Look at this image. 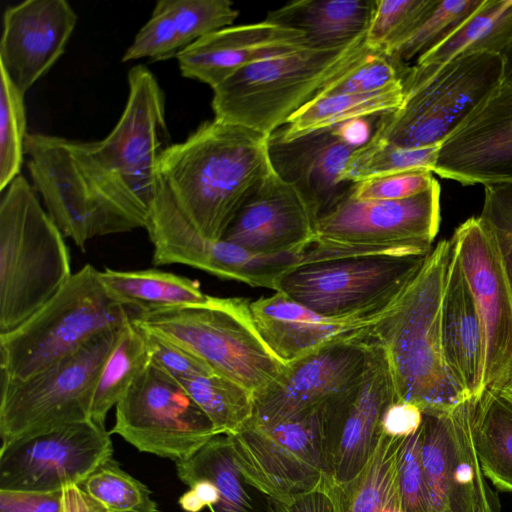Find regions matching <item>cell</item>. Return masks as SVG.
Masks as SVG:
<instances>
[{"mask_svg":"<svg viewBox=\"0 0 512 512\" xmlns=\"http://www.w3.org/2000/svg\"><path fill=\"white\" fill-rule=\"evenodd\" d=\"M124 110L98 141L67 139L73 161L110 234L145 228L159 189L158 164L171 144L164 93L144 65L128 73Z\"/></svg>","mask_w":512,"mask_h":512,"instance_id":"6da1fadb","label":"cell"},{"mask_svg":"<svg viewBox=\"0 0 512 512\" xmlns=\"http://www.w3.org/2000/svg\"><path fill=\"white\" fill-rule=\"evenodd\" d=\"M272 171L267 136L217 118L171 143L157 169L160 183L209 240L222 239L242 203Z\"/></svg>","mask_w":512,"mask_h":512,"instance_id":"7a4b0ae2","label":"cell"},{"mask_svg":"<svg viewBox=\"0 0 512 512\" xmlns=\"http://www.w3.org/2000/svg\"><path fill=\"white\" fill-rule=\"evenodd\" d=\"M451 240L440 241L367 335L385 353L397 401L426 411H449L468 398L443 355L441 300Z\"/></svg>","mask_w":512,"mask_h":512,"instance_id":"3957f363","label":"cell"},{"mask_svg":"<svg viewBox=\"0 0 512 512\" xmlns=\"http://www.w3.org/2000/svg\"><path fill=\"white\" fill-rule=\"evenodd\" d=\"M0 334L45 306L72 277L64 235L22 175L1 192Z\"/></svg>","mask_w":512,"mask_h":512,"instance_id":"277c9868","label":"cell"},{"mask_svg":"<svg viewBox=\"0 0 512 512\" xmlns=\"http://www.w3.org/2000/svg\"><path fill=\"white\" fill-rule=\"evenodd\" d=\"M369 49L363 36L338 48H304L252 63L212 89L214 118L269 137Z\"/></svg>","mask_w":512,"mask_h":512,"instance_id":"5b68a950","label":"cell"},{"mask_svg":"<svg viewBox=\"0 0 512 512\" xmlns=\"http://www.w3.org/2000/svg\"><path fill=\"white\" fill-rule=\"evenodd\" d=\"M131 317L108 295L99 271L86 264L26 322L0 334L1 379L29 378Z\"/></svg>","mask_w":512,"mask_h":512,"instance_id":"8992f818","label":"cell"},{"mask_svg":"<svg viewBox=\"0 0 512 512\" xmlns=\"http://www.w3.org/2000/svg\"><path fill=\"white\" fill-rule=\"evenodd\" d=\"M132 320L186 348L215 373L253 394L283 367L260 337L243 298L209 296L200 304L137 312Z\"/></svg>","mask_w":512,"mask_h":512,"instance_id":"52a82bcc","label":"cell"},{"mask_svg":"<svg viewBox=\"0 0 512 512\" xmlns=\"http://www.w3.org/2000/svg\"><path fill=\"white\" fill-rule=\"evenodd\" d=\"M428 255L372 252L307 261L285 271L275 291L327 318L374 320L408 286Z\"/></svg>","mask_w":512,"mask_h":512,"instance_id":"ba28073f","label":"cell"},{"mask_svg":"<svg viewBox=\"0 0 512 512\" xmlns=\"http://www.w3.org/2000/svg\"><path fill=\"white\" fill-rule=\"evenodd\" d=\"M503 82L501 54L460 56L381 115L369 139L407 149L440 146Z\"/></svg>","mask_w":512,"mask_h":512,"instance_id":"9c48e42d","label":"cell"},{"mask_svg":"<svg viewBox=\"0 0 512 512\" xmlns=\"http://www.w3.org/2000/svg\"><path fill=\"white\" fill-rule=\"evenodd\" d=\"M122 327L101 332L29 378L1 379L2 443L53 426L90 420L99 374Z\"/></svg>","mask_w":512,"mask_h":512,"instance_id":"30bf717a","label":"cell"},{"mask_svg":"<svg viewBox=\"0 0 512 512\" xmlns=\"http://www.w3.org/2000/svg\"><path fill=\"white\" fill-rule=\"evenodd\" d=\"M323 405L271 426L247 422L229 434L235 462L246 484L269 500H288L330 479Z\"/></svg>","mask_w":512,"mask_h":512,"instance_id":"8fae6325","label":"cell"},{"mask_svg":"<svg viewBox=\"0 0 512 512\" xmlns=\"http://www.w3.org/2000/svg\"><path fill=\"white\" fill-rule=\"evenodd\" d=\"M110 433L175 462L220 435L182 383L151 362L117 403Z\"/></svg>","mask_w":512,"mask_h":512,"instance_id":"7c38bea8","label":"cell"},{"mask_svg":"<svg viewBox=\"0 0 512 512\" xmlns=\"http://www.w3.org/2000/svg\"><path fill=\"white\" fill-rule=\"evenodd\" d=\"M112 454L110 433L91 419L29 433L1 444L0 490L79 487Z\"/></svg>","mask_w":512,"mask_h":512,"instance_id":"4fadbf2b","label":"cell"},{"mask_svg":"<svg viewBox=\"0 0 512 512\" xmlns=\"http://www.w3.org/2000/svg\"><path fill=\"white\" fill-rule=\"evenodd\" d=\"M476 399L449 411L423 412L420 454L432 512H501L472 436Z\"/></svg>","mask_w":512,"mask_h":512,"instance_id":"5bb4252c","label":"cell"},{"mask_svg":"<svg viewBox=\"0 0 512 512\" xmlns=\"http://www.w3.org/2000/svg\"><path fill=\"white\" fill-rule=\"evenodd\" d=\"M367 331L332 341L284 364L273 381L253 394L250 421L274 425L318 407L360 382L379 352Z\"/></svg>","mask_w":512,"mask_h":512,"instance_id":"9a60e30c","label":"cell"},{"mask_svg":"<svg viewBox=\"0 0 512 512\" xmlns=\"http://www.w3.org/2000/svg\"><path fill=\"white\" fill-rule=\"evenodd\" d=\"M440 185L400 200H358L350 194L315 226V241L395 248L428 255L440 225Z\"/></svg>","mask_w":512,"mask_h":512,"instance_id":"2e32d148","label":"cell"},{"mask_svg":"<svg viewBox=\"0 0 512 512\" xmlns=\"http://www.w3.org/2000/svg\"><path fill=\"white\" fill-rule=\"evenodd\" d=\"M366 119L291 140H284L277 131L268 137L273 172L296 188L315 226L351 193L355 183L343 181L341 175L351 154L372 135Z\"/></svg>","mask_w":512,"mask_h":512,"instance_id":"e0dca14e","label":"cell"},{"mask_svg":"<svg viewBox=\"0 0 512 512\" xmlns=\"http://www.w3.org/2000/svg\"><path fill=\"white\" fill-rule=\"evenodd\" d=\"M395 401L390 368L379 347L363 379L323 405L324 446L334 484L349 482L367 465L383 436V415Z\"/></svg>","mask_w":512,"mask_h":512,"instance_id":"ac0fdd59","label":"cell"},{"mask_svg":"<svg viewBox=\"0 0 512 512\" xmlns=\"http://www.w3.org/2000/svg\"><path fill=\"white\" fill-rule=\"evenodd\" d=\"M451 239L483 322V386L490 390L512 366V291L496 243L478 217L462 223Z\"/></svg>","mask_w":512,"mask_h":512,"instance_id":"d6986e66","label":"cell"},{"mask_svg":"<svg viewBox=\"0 0 512 512\" xmlns=\"http://www.w3.org/2000/svg\"><path fill=\"white\" fill-rule=\"evenodd\" d=\"M433 172L462 185L512 182V82L440 144Z\"/></svg>","mask_w":512,"mask_h":512,"instance_id":"ffe728a7","label":"cell"},{"mask_svg":"<svg viewBox=\"0 0 512 512\" xmlns=\"http://www.w3.org/2000/svg\"><path fill=\"white\" fill-rule=\"evenodd\" d=\"M25 155L34 189L65 237L84 249L88 240L110 234L73 161L67 138L28 133Z\"/></svg>","mask_w":512,"mask_h":512,"instance_id":"44dd1931","label":"cell"},{"mask_svg":"<svg viewBox=\"0 0 512 512\" xmlns=\"http://www.w3.org/2000/svg\"><path fill=\"white\" fill-rule=\"evenodd\" d=\"M77 14L65 0H26L3 14L0 67L24 94L65 52Z\"/></svg>","mask_w":512,"mask_h":512,"instance_id":"7402d4cb","label":"cell"},{"mask_svg":"<svg viewBox=\"0 0 512 512\" xmlns=\"http://www.w3.org/2000/svg\"><path fill=\"white\" fill-rule=\"evenodd\" d=\"M315 239V223L299 192L273 171L242 203L222 240L257 255L301 252Z\"/></svg>","mask_w":512,"mask_h":512,"instance_id":"603a6c76","label":"cell"},{"mask_svg":"<svg viewBox=\"0 0 512 512\" xmlns=\"http://www.w3.org/2000/svg\"><path fill=\"white\" fill-rule=\"evenodd\" d=\"M304 48L309 47L303 33L264 20L207 34L182 49L176 58L183 77L214 89L252 63Z\"/></svg>","mask_w":512,"mask_h":512,"instance_id":"cb8c5ba5","label":"cell"},{"mask_svg":"<svg viewBox=\"0 0 512 512\" xmlns=\"http://www.w3.org/2000/svg\"><path fill=\"white\" fill-rule=\"evenodd\" d=\"M447 265L441 300V338L446 366L465 395L484 392L485 333L455 246Z\"/></svg>","mask_w":512,"mask_h":512,"instance_id":"d4e9b609","label":"cell"},{"mask_svg":"<svg viewBox=\"0 0 512 512\" xmlns=\"http://www.w3.org/2000/svg\"><path fill=\"white\" fill-rule=\"evenodd\" d=\"M254 325L270 352L283 364L339 339L363 334L376 320H335L275 291L250 303Z\"/></svg>","mask_w":512,"mask_h":512,"instance_id":"484cf974","label":"cell"},{"mask_svg":"<svg viewBox=\"0 0 512 512\" xmlns=\"http://www.w3.org/2000/svg\"><path fill=\"white\" fill-rule=\"evenodd\" d=\"M511 44L512 0H484L453 32L408 67L402 79L404 97L460 56L477 52L502 55Z\"/></svg>","mask_w":512,"mask_h":512,"instance_id":"4316f807","label":"cell"},{"mask_svg":"<svg viewBox=\"0 0 512 512\" xmlns=\"http://www.w3.org/2000/svg\"><path fill=\"white\" fill-rule=\"evenodd\" d=\"M377 1L301 0L268 12L265 20L304 34L309 48L332 49L366 35Z\"/></svg>","mask_w":512,"mask_h":512,"instance_id":"83f0119b","label":"cell"},{"mask_svg":"<svg viewBox=\"0 0 512 512\" xmlns=\"http://www.w3.org/2000/svg\"><path fill=\"white\" fill-rule=\"evenodd\" d=\"M406 437L383 434L373 456L356 477L340 485L332 482L340 512H405L399 462Z\"/></svg>","mask_w":512,"mask_h":512,"instance_id":"f1b7e54d","label":"cell"},{"mask_svg":"<svg viewBox=\"0 0 512 512\" xmlns=\"http://www.w3.org/2000/svg\"><path fill=\"white\" fill-rule=\"evenodd\" d=\"M108 295L124 307L152 312L207 301L199 284L186 277L156 269L139 271H99Z\"/></svg>","mask_w":512,"mask_h":512,"instance_id":"f546056e","label":"cell"},{"mask_svg":"<svg viewBox=\"0 0 512 512\" xmlns=\"http://www.w3.org/2000/svg\"><path fill=\"white\" fill-rule=\"evenodd\" d=\"M472 436L484 476L512 493V401L485 390L475 402Z\"/></svg>","mask_w":512,"mask_h":512,"instance_id":"4dcf8cb0","label":"cell"},{"mask_svg":"<svg viewBox=\"0 0 512 512\" xmlns=\"http://www.w3.org/2000/svg\"><path fill=\"white\" fill-rule=\"evenodd\" d=\"M403 100L402 82L373 93L315 97L277 133L284 140H291L316 130L383 115L399 108Z\"/></svg>","mask_w":512,"mask_h":512,"instance_id":"1f68e13d","label":"cell"},{"mask_svg":"<svg viewBox=\"0 0 512 512\" xmlns=\"http://www.w3.org/2000/svg\"><path fill=\"white\" fill-rule=\"evenodd\" d=\"M177 475L187 486L206 481L215 486L220 501L214 512H255L248 485L235 462L231 440L220 434L211 438L186 460L176 462Z\"/></svg>","mask_w":512,"mask_h":512,"instance_id":"d6a6232c","label":"cell"},{"mask_svg":"<svg viewBox=\"0 0 512 512\" xmlns=\"http://www.w3.org/2000/svg\"><path fill=\"white\" fill-rule=\"evenodd\" d=\"M149 364L144 331L131 317L121 328L102 366L93 396L91 420L105 426L109 410L117 405Z\"/></svg>","mask_w":512,"mask_h":512,"instance_id":"836d02e7","label":"cell"},{"mask_svg":"<svg viewBox=\"0 0 512 512\" xmlns=\"http://www.w3.org/2000/svg\"><path fill=\"white\" fill-rule=\"evenodd\" d=\"M483 1L426 0L419 14L387 55L403 64L415 56H421L453 32Z\"/></svg>","mask_w":512,"mask_h":512,"instance_id":"e575fe53","label":"cell"},{"mask_svg":"<svg viewBox=\"0 0 512 512\" xmlns=\"http://www.w3.org/2000/svg\"><path fill=\"white\" fill-rule=\"evenodd\" d=\"M219 434H234L253 416V393L239 383L212 373L180 381Z\"/></svg>","mask_w":512,"mask_h":512,"instance_id":"d590c367","label":"cell"},{"mask_svg":"<svg viewBox=\"0 0 512 512\" xmlns=\"http://www.w3.org/2000/svg\"><path fill=\"white\" fill-rule=\"evenodd\" d=\"M439 146L399 148L387 143L368 140L349 157L341 178L357 183L366 179L413 169L433 172Z\"/></svg>","mask_w":512,"mask_h":512,"instance_id":"8d00e7d4","label":"cell"},{"mask_svg":"<svg viewBox=\"0 0 512 512\" xmlns=\"http://www.w3.org/2000/svg\"><path fill=\"white\" fill-rule=\"evenodd\" d=\"M79 487L105 512H158L147 486L125 472L112 457Z\"/></svg>","mask_w":512,"mask_h":512,"instance_id":"74e56055","label":"cell"},{"mask_svg":"<svg viewBox=\"0 0 512 512\" xmlns=\"http://www.w3.org/2000/svg\"><path fill=\"white\" fill-rule=\"evenodd\" d=\"M25 94L0 67V191L20 175L25 156Z\"/></svg>","mask_w":512,"mask_h":512,"instance_id":"f35d334b","label":"cell"},{"mask_svg":"<svg viewBox=\"0 0 512 512\" xmlns=\"http://www.w3.org/2000/svg\"><path fill=\"white\" fill-rule=\"evenodd\" d=\"M407 69L408 66L403 63L370 48L359 61L328 83L315 97L377 92L402 82Z\"/></svg>","mask_w":512,"mask_h":512,"instance_id":"ab89813d","label":"cell"},{"mask_svg":"<svg viewBox=\"0 0 512 512\" xmlns=\"http://www.w3.org/2000/svg\"><path fill=\"white\" fill-rule=\"evenodd\" d=\"M171 13L183 47L217 30L230 27L238 11L228 0H163Z\"/></svg>","mask_w":512,"mask_h":512,"instance_id":"60d3db41","label":"cell"},{"mask_svg":"<svg viewBox=\"0 0 512 512\" xmlns=\"http://www.w3.org/2000/svg\"><path fill=\"white\" fill-rule=\"evenodd\" d=\"M184 49L174 19L159 0L149 20L141 27L122 56V62L150 58L154 61L176 57Z\"/></svg>","mask_w":512,"mask_h":512,"instance_id":"b9f144b4","label":"cell"},{"mask_svg":"<svg viewBox=\"0 0 512 512\" xmlns=\"http://www.w3.org/2000/svg\"><path fill=\"white\" fill-rule=\"evenodd\" d=\"M478 218L496 243L512 291V182L485 185Z\"/></svg>","mask_w":512,"mask_h":512,"instance_id":"7bdbcfd3","label":"cell"},{"mask_svg":"<svg viewBox=\"0 0 512 512\" xmlns=\"http://www.w3.org/2000/svg\"><path fill=\"white\" fill-rule=\"evenodd\" d=\"M425 3L426 0H377L365 35L366 45L387 54Z\"/></svg>","mask_w":512,"mask_h":512,"instance_id":"ee69618b","label":"cell"},{"mask_svg":"<svg viewBox=\"0 0 512 512\" xmlns=\"http://www.w3.org/2000/svg\"><path fill=\"white\" fill-rule=\"evenodd\" d=\"M436 179L428 169H413L357 182L350 195L358 200H400L428 190Z\"/></svg>","mask_w":512,"mask_h":512,"instance_id":"f6af8a7d","label":"cell"},{"mask_svg":"<svg viewBox=\"0 0 512 512\" xmlns=\"http://www.w3.org/2000/svg\"><path fill=\"white\" fill-rule=\"evenodd\" d=\"M419 428L405 438L400 456L399 486L405 512H432L421 461Z\"/></svg>","mask_w":512,"mask_h":512,"instance_id":"bcb514c9","label":"cell"},{"mask_svg":"<svg viewBox=\"0 0 512 512\" xmlns=\"http://www.w3.org/2000/svg\"><path fill=\"white\" fill-rule=\"evenodd\" d=\"M141 328L144 331L150 362L166 374L181 381L215 373L183 346L156 332Z\"/></svg>","mask_w":512,"mask_h":512,"instance_id":"7dc6e473","label":"cell"},{"mask_svg":"<svg viewBox=\"0 0 512 512\" xmlns=\"http://www.w3.org/2000/svg\"><path fill=\"white\" fill-rule=\"evenodd\" d=\"M63 491L0 490V512H62Z\"/></svg>","mask_w":512,"mask_h":512,"instance_id":"c3c4849f","label":"cell"},{"mask_svg":"<svg viewBox=\"0 0 512 512\" xmlns=\"http://www.w3.org/2000/svg\"><path fill=\"white\" fill-rule=\"evenodd\" d=\"M267 501L266 512H340L331 479L309 493L288 500Z\"/></svg>","mask_w":512,"mask_h":512,"instance_id":"681fc988","label":"cell"},{"mask_svg":"<svg viewBox=\"0 0 512 512\" xmlns=\"http://www.w3.org/2000/svg\"><path fill=\"white\" fill-rule=\"evenodd\" d=\"M423 412L414 404L395 401L388 406L382 419L383 434L406 437L418 430Z\"/></svg>","mask_w":512,"mask_h":512,"instance_id":"f907efd6","label":"cell"},{"mask_svg":"<svg viewBox=\"0 0 512 512\" xmlns=\"http://www.w3.org/2000/svg\"><path fill=\"white\" fill-rule=\"evenodd\" d=\"M219 501V492L215 486L209 482L200 481L190 486V490L180 497L179 504L186 512H199L205 506L216 507Z\"/></svg>","mask_w":512,"mask_h":512,"instance_id":"816d5d0a","label":"cell"},{"mask_svg":"<svg viewBox=\"0 0 512 512\" xmlns=\"http://www.w3.org/2000/svg\"><path fill=\"white\" fill-rule=\"evenodd\" d=\"M62 512H105L91 500L80 487L74 486L64 490Z\"/></svg>","mask_w":512,"mask_h":512,"instance_id":"f5cc1de1","label":"cell"},{"mask_svg":"<svg viewBox=\"0 0 512 512\" xmlns=\"http://www.w3.org/2000/svg\"><path fill=\"white\" fill-rule=\"evenodd\" d=\"M490 390H494L512 401V366L507 371L505 376L500 380V382Z\"/></svg>","mask_w":512,"mask_h":512,"instance_id":"db71d44e","label":"cell"},{"mask_svg":"<svg viewBox=\"0 0 512 512\" xmlns=\"http://www.w3.org/2000/svg\"><path fill=\"white\" fill-rule=\"evenodd\" d=\"M502 56L504 59V81L512 82V44Z\"/></svg>","mask_w":512,"mask_h":512,"instance_id":"11a10c76","label":"cell"},{"mask_svg":"<svg viewBox=\"0 0 512 512\" xmlns=\"http://www.w3.org/2000/svg\"><path fill=\"white\" fill-rule=\"evenodd\" d=\"M210 511H211V512H214V511H212V510H210Z\"/></svg>","mask_w":512,"mask_h":512,"instance_id":"9f6ffc18","label":"cell"}]
</instances>
